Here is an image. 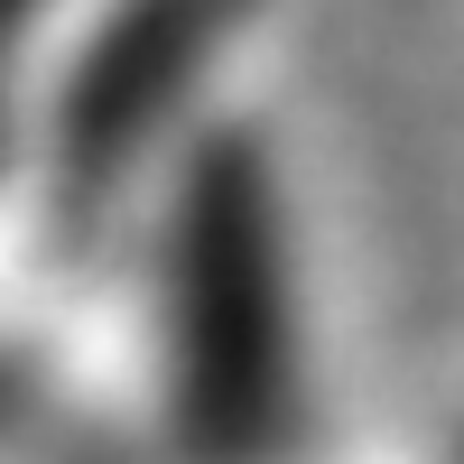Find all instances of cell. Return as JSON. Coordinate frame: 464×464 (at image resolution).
<instances>
[{
    "instance_id": "1",
    "label": "cell",
    "mask_w": 464,
    "mask_h": 464,
    "mask_svg": "<svg viewBox=\"0 0 464 464\" xmlns=\"http://www.w3.org/2000/svg\"><path fill=\"white\" fill-rule=\"evenodd\" d=\"M242 353H251V372L279 381L269 232H260L242 186L214 177L205 205H186V223H177V391H186V418H196L186 437L223 464H251L279 437L269 409L251 400V381H242Z\"/></svg>"
}]
</instances>
